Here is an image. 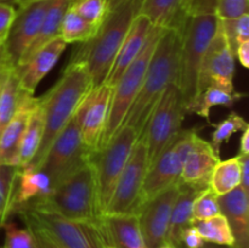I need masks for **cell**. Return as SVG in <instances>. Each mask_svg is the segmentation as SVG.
Wrapping results in <instances>:
<instances>
[{"instance_id": "obj_18", "label": "cell", "mask_w": 249, "mask_h": 248, "mask_svg": "<svg viewBox=\"0 0 249 248\" xmlns=\"http://www.w3.org/2000/svg\"><path fill=\"white\" fill-rule=\"evenodd\" d=\"M219 160L220 155L214 151L212 143L198 136L185 158L179 182L207 189L212 172Z\"/></svg>"}, {"instance_id": "obj_27", "label": "cell", "mask_w": 249, "mask_h": 248, "mask_svg": "<svg viewBox=\"0 0 249 248\" xmlns=\"http://www.w3.org/2000/svg\"><path fill=\"white\" fill-rule=\"evenodd\" d=\"M43 134L44 114L38 97V102H36V107L32 109L26 128L22 134L18 152V168H24L29 165V163L32 162L40 147Z\"/></svg>"}, {"instance_id": "obj_40", "label": "cell", "mask_w": 249, "mask_h": 248, "mask_svg": "<svg viewBox=\"0 0 249 248\" xmlns=\"http://www.w3.org/2000/svg\"><path fill=\"white\" fill-rule=\"evenodd\" d=\"M219 0H185L186 15L216 14Z\"/></svg>"}, {"instance_id": "obj_7", "label": "cell", "mask_w": 249, "mask_h": 248, "mask_svg": "<svg viewBox=\"0 0 249 248\" xmlns=\"http://www.w3.org/2000/svg\"><path fill=\"white\" fill-rule=\"evenodd\" d=\"M162 28L152 27L140 55L129 65V67L124 71L122 77L119 78L117 84L113 87L108 119H107L100 150L113 138L114 134L123 125V122L128 114L129 108H130L131 104L135 100L141 84H142L146 70H147L156 45H157L158 40L162 35Z\"/></svg>"}, {"instance_id": "obj_14", "label": "cell", "mask_w": 249, "mask_h": 248, "mask_svg": "<svg viewBox=\"0 0 249 248\" xmlns=\"http://www.w3.org/2000/svg\"><path fill=\"white\" fill-rule=\"evenodd\" d=\"M235 53L226 38L223 24L219 18L218 28L207 49L199 72L198 95L209 85H215L229 91H235Z\"/></svg>"}, {"instance_id": "obj_48", "label": "cell", "mask_w": 249, "mask_h": 248, "mask_svg": "<svg viewBox=\"0 0 249 248\" xmlns=\"http://www.w3.org/2000/svg\"><path fill=\"white\" fill-rule=\"evenodd\" d=\"M9 71V70H7ZM7 71H0V88H1V84H2V80H4L5 78V74H6Z\"/></svg>"}, {"instance_id": "obj_11", "label": "cell", "mask_w": 249, "mask_h": 248, "mask_svg": "<svg viewBox=\"0 0 249 248\" xmlns=\"http://www.w3.org/2000/svg\"><path fill=\"white\" fill-rule=\"evenodd\" d=\"M198 130L199 128H192L180 131L173 142L148 167L142 186V204L163 190L179 184L185 158L199 136Z\"/></svg>"}, {"instance_id": "obj_47", "label": "cell", "mask_w": 249, "mask_h": 248, "mask_svg": "<svg viewBox=\"0 0 249 248\" xmlns=\"http://www.w3.org/2000/svg\"><path fill=\"white\" fill-rule=\"evenodd\" d=\"M26 1H28V0H9L10 4H12V5L15 4V5H17V6L21 4H23V2H26Z\"/></svg>"}, {"instance_id": "obj_49", "label": "cell", "mask_w": 249, "mask_h": 248, "mask_svg": "<svg viewBox=\"0 0 249 248\" xmlns=\"http://www.w3.org/2000/svg\"><path fill=\"white\" fill-rule=\"evenodd\" d=\"M156 248H175V247H174V246L169 245V243H164V245L158 246V247H156Z\"/></svg>"}, {"instance_id": "obj_29", "label": "cell", "mask_w": 249, "mask_h": 248, "mask_svg": "<svg viewBox=\"0 0 249 248\" xmlns=\"http://www.w3.org/2000/svg\"><path fill=\"white\" fill-rule=\"evenodd\" d=\"M245 96L246 94L238 92L236 90L229 91V90L221 89L215 85H209L198 95L194 105L187 109V113H195L209 121V114H211V109L213 107H232L236 101L243 99Z\"/></svg>"}, {"instance_id": "obj_43", "label": "cell", "mask_w": 249, "mask_h": 248, "mask_svg": "<svg viewBox=\"0 0 249 248\" xmlns=\"http://www.w3.org/2000/svg\"><path fill=\"white\" fill-rule=\"evenodd\" d=\"M240 157V165H241V184L240 187H242L246 192L249 194V155H237Z\"/></svg>"}, {"instance_id": "obj_51", "label": "cell", "mask_w": 249, "mask_h": 248, "mask_svg": "<svg viewBox=\"0 0 249 248\" xmlns=\"http://www.w3.org/2000/svg\"><path fill=\"white\" fill-rule=\"evenodd\" d=\"M0 1H6V2H9V0H0Z\"/></svg>"}, {"instance_id": "obj_1", "label": "cell", "mask_w": 249, "mask_h": 248, "mask_svg": "<svg viewBox=\"0 0 249 248\" xmlns=\"http://www.w3.org/2000/svg\"><path fill=\"white\" fill-rule=\"evenodd\" d=\"M92 89L87 67L80 62L68 61L57 82L39 97L44 114V134L40 147L29 167L38 169L51 143L77 113Z\"/></svg>"}, {"instance_id": "obj_37", "label": "cell", "mask_w": 249, "mask_h": 248, "mask_svg": "<svg viewBox=\"0 0 249 248\" xmlns=\"http://www.w3.org/2000/svg\"><path fill=\"white\" fill-rule=\"evenodd\" d=\"M5 240L2 248H36V240L28 228H19L12 221H6L2 226Z\"/></svg>"}, {"instance_id": "obj_5", "label": "cell", "mask_w": 249, "mask_h": 248, "mask_svg": "<svg viewBox=\"0 0 249 248\" xmlns=\"http://www.w3.org/2000/svg\"><path fill=\"white\" fill-rule=\"evenodd\" d=\"M218 23L216 14L189 15L180 31L181 46L177 85L181 91L186 113L198 97L199 72Z\"/></svg>"}, {"instance_id": "obj_3", "label": "cell", "mask_w": 249, "mask_h": 248, "mask_svg": "<svg viewBox=\"0 0 249 248\" xmlns=\"http://www.w3.org/2000/svg\"><path fill=\"white\" fill-rule=\"evenodd\" d=\"M141 1L130 0L111 10L97 33L73 51L70 61L80 62L87 67L94 88L106 80L131 22L139 15Z\"/></svg>"}, {"instance_id": "obj_4", "label": "cell", "mask_w": 249, "mask_h": 248, "mask_svg": "<svg viewBox=\"0 0 249 248\" xmlns=\"http://www.w3.org/2000/svg\"><path fill=\"white\" fill-rule=\"evenodd\" d=\"M26 207L51 212L71 220L90 221L101 218L92 157L55 185L48 196Z\"/></svg>"}, {"instance_id": "obj_36", "label": "cell", "mask_w": 249, "mask_h": 248, "mask_svg": "<svg viewBox=\"0 0 249 248\" xmlns=\"http://www.w3.org/2000/svg\"><path fill=\"white\" fill-rule=\"evenodd\" d=\"M219 214H221L220 206H219V197L212 191L211 187H207L203 191L199 192V195L194 201V206H192L194 223L213 218Z\"/></svg>"}, {"instance_id": "obj_15", "label": "cell", "mask_w": 249, "mask_h": 248, "mask_svg": "<svg viewBox=\"0 0 249 248\" xmlns=\"http://www.w3.org/2000/svg\"><path fill=\"white\" fill-rule=\"evenodd\" d=\"M113 88L101 84L88 94L79 107L80 135L83 143L91 153L99 152L108 119Z\"/></svg>"}, {"instance_id": "obj_33", "label": "cell", "mask_w": 249, "mask_h": 248, "mask_svg": "<svg viewBox=\"0 0 249 248\" xmlns=\"http://www.w3.org/2000/svg\"><path fill=\"white\" fill-rule=\"evenodd\" d=\"M18 172L19 168L17 165L0 164V228L11 216Z\"/></svg>"}, {"instance_id": "obj_13", "label": "cell", "mask_w": 249, "mask_h": 248, "mask_svg": "<svg viewBox=\"0 0 249 248\" xmlns=\"http://www.w3.org/2000/svg\"><path fill=\"white\" fill-rule=\"evenodd\" d=\"M53 0H28L18 5L5 40V53L11 67H17L36 34Z\"/></svg>"}, {"instance_id": "obj_24", "label": "cell", "mask_w": 249, "mask_h": 248, "mask_svg": "<svg viewBox=\"0 0 249 248\" xmlns=\"http://www.w3.org/2000/svg\"><path fill=\"white\" fill-rule=\"evenodd\" d=\"M203 190L202 187L190 186V185L180 182V191L173 206L167 236V243L174 246L175 248L180 247V238L185 229L189 228L194 223L192 206H194L195 198Z\"/></svg>"}, {"instance_id": "obj_31", "label": "cell", "mask_w": 249, "mask_h": 248, "mask_svg": "<svg viewBox=\"0 0 249 248\" xmlns=\"http://www.w3.org/2000/svg\"><path fill=\"white\" fill-rule=\"evenodd\" d=\"M192 225L198 230L199 235L206 243L220 246V247H233L235 245L232 231L224 214H219L204 220L195 221Z\"/></svg>"}, {"instance_id": "obj_39", "label": "cell", "mask_w": 249, "mask_h": 248, "mask_svg": "<svg viewBox=\"0 0 249 248\" xmlns=\"http://www.w3.org/2000/svg\"><path fill=\"white\" fill-rule=\"evenodd\" d=\"M248 11L249 0H219L216 15L220 19H233Z\"/></svg>"}, {"instance_id": "obj_46", "label": "cell", "mask_w": 249, "mask_h": 248, "mask_svg": "<svg viewBox=\"0 0 249 248\" xmlns=\"http://www.w3.org/2000/svg\"><path fill=\"white\" fill-rule=\"evenodd\" d=\"M107 1H108L109 11H111V10L117 9L118 6H121V5L125 4V2H128V1H130V0H107Z\"/></svg>"}, {"instance_id": "obj_28", "label": "cell", "mask_w": 249, "mask_h": 248, "mask_svg": "<svg viewBox=\"0 0 249 248\" xmlns=\"http://www.w3.org/2000/svg\"><path fill=\"white\" fill-rule=\"evenodd\" d=\"M26 95L29 94L21 89L16 68L7 71L0 88V135L16 113L19 104Z\"/></svg>"}, {"instance_id": "obj_16", "label": "cell", "mask_w": 249, "mask_h": 248, "mask_svg": "<svg viewBox=\"0 0 249 248\" xmlns=\"http://www.w3.org/2000/svg\"><path fill=\"white\" fill-rule=\"evenodd\" d=\"M179 191L180 182L163 190L139 209V221L148 248H156L167 243L172 209Z\"/></svg>"}, {"instance_id": "obj_12", "label": "cell", "mask_w": 249, "mask_h": 248, "mask_svg": "<svg viewBox=\"0 0 249 248\" xmlns=\"http://www.w3.org/2000/svg\"><path fill=\"white\" fill-rule=\"evenodd\" d=\"M148 167L147 143L145 138L140 135L117 181L113 195L104 214H138L142 204V186Z\"/></svg>"}, {"instance_id": "obj_6", "label": "cell", "mask_w": 249, "mask_h": 248, "mask_svg": "<svg viewBox=\"0 0 249 248\" xmlns=\"http://www.w3.org/2000/svg\"><path fill=\"white\" fill-rule=\"evenodd\" d=\"M16 214L44 229L65 248H116L102 216L90 221L71 220L32 207H23Z\"/></svg>"}, {"instance_id": "obj_42", "label": "cell", "mask_w": 249, "mask_h": 248, "mask_svg": "<svg viewBox=\"0 0 249 248\" xmlns=\"http://www.w3.org/2000/svg\"><path fill=\"white\" fill-rule=\"evenodd\" d=\"M204 246H206V242L194 225H190L181 233V238H180L181 248H203Z\"/></svg>"}, {"instance_id": "obj_9", "label": "cell", "mask_w": 249, "mask_h": 248, "mask_svg": "<svg viewBox=\"0 0 249 248\" xmlns=\"http://www.w3.org/2000/svg\"><path fill=\"white\" fill-rule=\"evenodd\" d=\"M185 114L186 109L181 91L177 83H173L157 102L141 133L147 143L150 165L179 135Z\"/></svg>"}, {"instance_id": "obj_21", "label": "cell", "mask_w": 249, "mask_h": 248, "mask_svg": "<svg viewBox=\"0 0 249 248\" xmlns=\"http://www.w3.org/2000/svg\"><path fill=\"white\" fill-rule=\"evenodd\" d=\"M38 97L26 95L19 104L16 113L11 118L0 135V164L17 165L18 167V152L26 124L28 122L32 109L36 107Z\"/></svg>"}, {"instance_id": "obj_19", "label": "cell", "mask_w": 249, "mask_h": 248, "mask_svg": "<svg viewBox=\"0 0 249 248\" xmlns=\"http://www.w3.org/2000/svg\"><path fill=\"white\" fill-rule=\"evenodd\" d=\"M152 27L151 22L142 15L139 14L134 18L125 38H124L123 44H122L121 49L117 53L113 66H112L111 71H109L108 75L105 80V84L112 88L117 84L124 71L140 55Z\"/></svg>"}, {"instance_id": "obj_32", "label": "cell", "mask_w": 249, "mask_h": 248, "mask_svg": "<svg viewBox=\"0 0 249 248\" xmlns=\"http://www.w3.org/2000/svg\"><path fill=\"white\" fill-rule=\"evenodd\" d=\"M99 31V27L89 23L71 7L63 15L60 27V38L66 44L87 43Z\"/></svg>"}, {"instance_id": "obj_23", "label": "cell", "mask_w": 249, "mask_h": 248, "mask_svg": "<svg viewBox=\"0 0 249 248\" xmlns=\"http://www.w3.org/2000/svg\"><path fill=\"white\" fill-rule=\"evenodd\" d=\"M139 14L153 27L178 31H181L187 17L185 0H142Z\"/></svg>"}, {"instance_id": "obj_25", "label": "cell", "mask_w": 249, "mask_h": 248, "mask_svg": "<svg viewBox=\"0 0 249 248\" xmlns=\"http://www.w3.org/2000/svg\"><path fill=\"white\" fill-rule=\"evenodd\" d=\"M102 218L116 248H148L138 214H104Z\"/></svg>"}, {"instance_id": "obj_34", "label": "cell", "mask_w": 249, "mask_h": 248, "mask_svg": "<svg viewBox=\"0 0 249 248\" xmlns=\"http://www.w3.org/2000/svg\"><path fill=\"white\" fill-rule=\"evenodd\" d=\"M248 126L247 121L242 116L237 114L235 111L230 112V114L225 119H223L220 123L215 124V129H214L213 135H212L211 142L214 151L220 155L223 143L228 142L233 134H236L237 131H243Z\"/></svg>"}, {"instance_id": "obj_22", "label": "cell", "mask_w": 249, "mask_h": 248, "mask_svg": "<svg viewBox=\"0 0 249 248\" xmlns=\"http://www.w3.org/2000/svg\"><path fill=\"white\" fill-rule=\"evenodd\" d=\"M51 181L46 173L33 167L19 168L12 202L11 215L16 214L23 207L34 203L50 194Z\"/></svg>"}, {"instance_id": "obj_45", "label": "cell", "mask_w": 249, "mask_h": 248, "mask_svg": "<svg viewBox=\"0 0 249 248\" xmlns=\"http://www.w3.org/2000/svg\"><path fill=\"white\" fill-rule=\"evenodd\" d=\"M238 155H249V126L243 130L240 139V152Z\"/></svg>"}, {"instance_id": "obj_20", "label": "cell", "mask_w": 249, "mask_h": 248, "mask_svg": "<svg viewBox=\"0 0 249 248\" xmlns=\"http://www.w3.org/2000/svg\"><path fill=\"white\" fill-rule=\"evenodd\" d=\"M219 206L232 231L233 248H249V194L236 187L219 197Z\"/></svg>"}, {"instance_id": "obj_10", "label": "cell", "mask_w": 249, "mask_h": 248, "mask_svg": "<svg viewBox=\"0 0 249 248\" xmlns=\"http://www.w3.org/2000/svg\"><path fill=\"white\" fill-rule=\"evenodd\" d=\"M92 155L94 153L90 152L83 143L78 109L77 113L51 143L38 169L46 173L51 181V186L53 187L91 159Z\"/></svg>"}, {"instance_id": "obj_52", "label": "cell", "mask_w": 249, "mask_h": 248, "mask_svg": "<svg viewBox=\"0 0 249 248\" xmlns=\"http://www.w3.org/2000/svg\"><path fill=\"white\" fill-rule=\"evenodd\" d=\"M180 248H181V247H180ZM203 248H204V247H203Z\"/></svg>"}, {"instance_id": "obj_35", "label": "cell", "mask_w": 249, "mask_h": 248, "mask_svg": "<svg viewBox=\"0 0 249 248\" xmlns=\"http://www.w3.org/2000/svg\"><path fill=\"white\" fill-rule=\"evenodd\" d=\"M70 7L85 21L99 28L109 12L107 0H71Z\"/></svg>"}, {"instance_id": "obj_50", "label": "cell", "mask_w": 249, "mask_h": 248, "mask_svg": "<svg viewBox=\"0 0 249 248\" xmlns=\"http://www.w3.org/2000/svg\"><path fill=\"white\" fill-rule=\"evenodd\" d=\"M204 248H233V247H220V246H216V247H207V246H204Z\"/></svg>"}, {"instance_id": "obj_30", "label": "cell", "mask_w": 249, "mask_h": 248, "mask_svg": "<svg viewBox=\"0 0 249 248\" xmlns=\"http://www.w3.org/2000/svg\"><path fill=\"white\" fill-rule=\"evenodd\" d=\"M241 184L240 157L219 160L209 179V187L218 197L229 194Z\"/></svg>"}, {"instance_id": "obj_41", "label": "cell", "mask_w": 249, "mask_h": 248, "mask_svg": "<svg viewBox=\"0 0 249 248\" xmlns=\"http://www.w3.org/2000/svg\"><path fill=\"white\" fill-rule=\"evenodd\" d=\"M27 228L32 231L34 236V240H36V248H65L55 240L51 235H49L44 229L39 228L38 225L33 223H29V221H24Z\"/></svg>"}, {"instance_id": "obj_44", "label": "cell", "mask_w": 249, "mask_h": 248, "mask_svg": "<svg viewBox=\"0 0 249 248\" xmlns=\"http://www.w3.org/2000/svg\"><path fill=\"white\" fill-rule=\"evenodd\" d=\"M235 57L245 68L249 67V40L242 41L235 49Z\"/></svg>"}, {"instance_id": "obj_26", "label": "cell", "mask_w": 249, "mask_h": 248, "mask_svg": "<svg viewBox=\"0 0 249 248\" xmlns=\"http://www.w3.org/2000/svg\"><path fill=\"white\" fill-rule=\"evenodd\" d=\"M70 4L71 0H53L51 5L49 6L48 11H46L45 17H44V21L41 23L40 29H39V33L36 34L33 43L27 49V51L24 53L23 57H22L18 66L23 65L36 51L44 48L51 40H53L56 38H60L61 22H62L63 15L66 14L67 9L70 7Z\"/></svg>"}, {"instance_id": "obj_8", "label": "cell", "mask_w": 249, "mask_h": 248, "mask_svg": "<svg viewBox=\"0 0 249 248\" xmlns=\"http://www.w3.org/2000/svg\"><path fill=\"white\" fill-rule=\"evenodd\" d=\"M140 133L130 125H122L113 138L92 155L100 211L104 214L117 181L128 162Z\"/></svg>"}, {"instance_id": "obj_38", "label": "cell", "mask_w": 249, "mask_h": 248, "mask_svg": "<svg viewBox=\"0 0 249 248\" xmlns=\"http://www.w3.org/2000/svg\"><path fill=\"white\" fill-rule=\"evenodd\" d=\"M224 32L235 53L236 46L242 41L249 40V14L233 19H220Z\"/></svg>"}, {"instance_id": "obj_17", "label": "cell", "mask_w": 249, "mask_h": 248, "mask_svg": "<svg viewBox=\"0 0 249 248\" xmlns=\"http://www.w3.org/2000/svg\"><path fill=\"white\" fill-rule=\"evenodd\" d=\"M67 44L61 38H56L36 51L28 61L16 68L19 78V85L24 92L34 95L39 83L58 62Z\"/></svg>"}, {"instance_id": "obj_2", "label": "cell", "mask_w": 249, "mask_h": 248, "mask_svg": "<svg viewBox=\"0 0 249 248\" xmlns=\"http://www.w3.org/2000/svg\"><path fill=\"white\" fill-rule=\"evenodd\" d=\"M181 34L178 29H163L156 45L142 84L129 108L123 125H130L142 133L157 102L167 88L177 83L179 71Z\"/></svg>"}]
</instances>
